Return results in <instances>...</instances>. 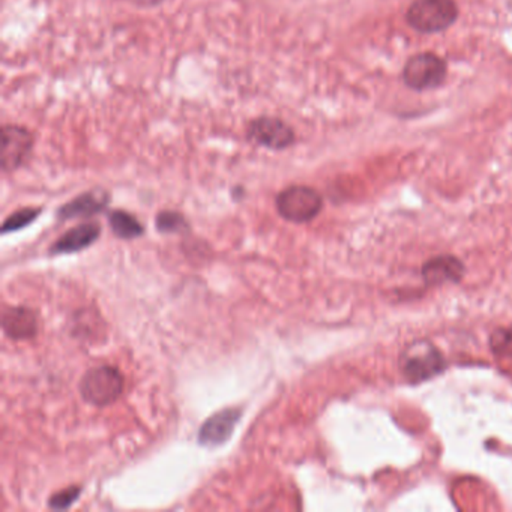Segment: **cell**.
<instances>
[{
	"label": "cell",
	"instance_id": "6da1fadb",
	"mask_svg": "<svg viewBox=\"0 0 512 512\" xmlns=\"http://www.w3.org/2000/svg\"><path fill=\"white\" fill-rule=\"evenodd\" d=\"M456 0H415L406 14V22L419 34H439L458 20Z\"/></svg>",
	"mask_w": 512,
	"mask_h": 512
},
{
	"label": "cell",
	"instance_id": "7a4b0ae2",
	"mask_svg": "<svg viewBox=\"0 0 512 512\" xmlns=\"http://www.w3.org/2000/svg\"><path fill=\"white\" fill-rule=\"evenodd\" d=\"M125 387V379L116 366H95L86 371L78 385L80 396L87 405L105 407L119 400Z\"/></svg>",
	"mask_w": 512,
	"mask_h": 512
},
{
	"label": "cell",
	"instance_id": "3957f363",
	"mask_svg": "<svg viewBox=\"0 0 512 512\" xmlns=\"http://www.w3.org/2000/svg\"><path fill=\"white\" fill-rule=\"evenodd\" d=\"M444 355L430 341H415L403 352L400 359L401 373L406 380L419 384L433 379L447 368Z\"/></svg>",
	"mask_w": 512,
	"mask_h": 512
},
{
	"label": "cell",
	"instance_id": "277c9868",
	"mask_svg": "<svg viewBox=\"0 0 512 512\" xmlns=\"http://www.w3.org/2000/svg\"><path fill=\"white\" fill-rule=\"evenodd\" d=\"M276 211L286 221L304 225L315 220L323 207L319 191L306 186H288L276 198Z\"/></svg>",
	"mask_w": 512,
	"mask_h": 512
},
{
	"label": "cell",
	"instance_id": "5b68a950",
	"mask_svg": "<svg viewBox=\"0 0 512 512\" xmlns=\"http://www.w3.org/2000/svg\"><path fill=\"white\" fill-rule=\"evenodd\" d=\"M448 77V65L436 53H417L409 57L403 68V82L417 92L433 91Z\"/></svg>",
	"mask_w": 512,
	"mask_h": 512
},
{
	"label": "cell",
	"instance_id": "8992f818",
	"mask_svg": "<svg viewBox=\"0 0 512 512\" xmlns=\"http://www.w3.org/2000/svg\"><path fill=\"white\" fill-rule=\"evenodd\" d=\"M248 138L272 151H283L295 142V131L276 117H258L248 126Z\"/></svg>",
	"mask_w": 512,
	"mask_h": 512
},
{
	"label": "cell",
	"instance_id": "52a82bcc",
	"mask_svg": "<svg viewBox=\"0 0 512 512\" xmlns=\"http://www.w3.org/2000/svg\"><path fill=\"white\" fill-rule=\"evenodd\" d=\"M34 146V136L20 125H5L2 128V168L13 172L26 161Z\"/></svg>",
	"mask_w": 512,
	"mask_h": 512
},
{
	"label": "cell",
	"instance_id": "ba28073f",
	"mask_svg": "<svg viewBox=\"0 0 512 512\" xmlns=\"http://www.w3.org/2000/svg\"><path fill=\"white\" fill-rule=\"evenodd\" d=\"M242 410L239 407H228L218 414L212 415L205 421L198 431V444L209 448H216L226 444L235 431L237 422L241 419Z\"/></svg>",
	"mask_w": 512,
	"mask_h": 512
},
{
	"label": "cell",
	"instance_id": "9c48e42d",
	"mask_svg": "<svg viewBox=\"0 0 512 512\" xmlns=\"http://www.w3.org/2000/svg\"><path fill=\"white\" fill-rule=\"evenodd\" d=\"M2 329L11 340H29L38 332L36 313L27 306H8L2 315Z\"/></svg>",
	"mask_w": 512,
	"mask_h": 512
},
{
	"label": "cell",
	"instance_id": "30bf717a",
	"mask_svg": "<svg viewBox=\"0 0 512 512\" xmlns=\"http://www.w3.org/2000/svg\"><path fill=\"white\" fill-rule=\"evenodd\" d=\"M101 235L98 223H85L64 233L52 246V255H71L91 246Z\"/></svg>",
	"mask_w": 512,
	"mask_h": 512
},
{
	"label": "cell",
	"instance_id": "8fae6325",
	"mask_svg": "<svg viewBox=\"0 0 512 512\" xmlns=\"http://www.w3.org/2000/svg\"><path fill=\"white\" fill-rule=\"evenodd\" d=\"M465 266L457 257L452 256H440L431 258L422 266V278L427 285L437 286L458 281L463 276Z\"/></svg>",
	"mask_w": 512,
	"mask_h": 512
},
{
	"label": "cell",
	"instance_id": "7c38bea8",
	"mask_svg": "<svg viewBox=\"0 0 512 512\" xmlns=\"http://www.w3.org/2000/svg\"><path fill=\"white\" fill-rule=\"evenodd\" d=\"M108 197L105 193H85L71 202L66 203L57 211V216L62 220H71V218H82V216H92L103 211L107 206Z\"/></svg>",
	"mask_w": 512,
	"mask_h": 512
},
{
	"label": "cell",
	"instance_id": "4fadbf2b",
	"mask_svg": "<svg viewBox=\"0 0 512 512\" xmlns=\"http://www.w3.org/2000/svg\"><path fill=\"white\" fill-rule=\"evenodd\" d=\"M108 223L112 232L121 239H134L142 236L145 233L142 223L126 211H115L108 216Z\"/></svg>",
	"mask_w": 512,
	"mask_h": 512
},
{
	"label": "cell",
	"instance_id": "5bb4252c",
	"mask_svg": "<svg viewBox=\"0 0 512 512\" xmlns=\"http://www.w3.org/2000/svg\"><path fill=\"white\" fill-rule=\"evenodd\" d=\"M39 214H41V209H36V207H25V209L14 212L4 221L2 235H8V233L17 232L20 228L27 227L38 218Z\"/></svg>",
	"mask_w": 512,
	"mask_h": 512
},
{
	"label": "cell",
	"instance_id": "9a60e30c",
	"mask_svg": "<svg viewBox=\"0 0 512 512\" xmlns=\"http://www.w3.org/2000/svg\"><path fill=\"white\" fill-rule=\"evenodd\" d=\"M156 228L161 233L172 235V233H182L188 228L186 216L176 211H163L156 216Z\"/></svg>",
	"mask_w": 512,
	"mask_h": 512
},
{
	"label": "cell",
	"instance_id": "2e32d148",
	"mask_svg": "<svg viewBox=\"0 0 512 512\" xmlns=\"http://www.w3.org/2000/svg\"><path fill=\"white\" fill-rule=\"evenodd\" d=\"M490 349L497 357H512V327H499L493 331Z\"/></svg>",
	"mask_w": 512,
	"mask_h": 512
},
{
	"label": "cell",
	"instance_id": "e0dca14e",
	"mask_svg": "<svg viewBox=\"0 0 512 512\" xmlns=\"http://www.w3.org/2000/svg\"><path fill=\"white\" fill-rule=\"evenodd\" d=\"M82 495L80 487H68L66 490L57 491L48 499V507L59 511V509H66L78 499V496Z\"/></svg>",
	"mask_w": 512,
	"mask_h": 512
},
{
	"label": "cell",
	"instance_id": "ac0fdd59",
	"mask_svg": "<svg viewBox=\"0 0 512 512\" xmlns=\"http://www.w3.org/2000/svg\"><path fill=\"white\" fill-rule=\"evenodd\" d=\"M134 4L143 5V6H151V5L161 4L163 0H133Z\"/></svg>",
	"mask_w": 512,
	"mask_h": 512
}]
</instances>
